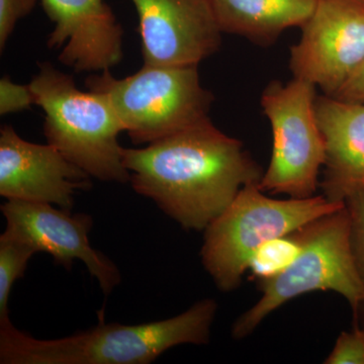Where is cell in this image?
<instances>
[{
	"mask_svg": "<svg viewBox=\"0 0 364 364\" xmlns=\"http://www.w3.org/2000/svg\"><path fill=\"white\" fill-rule=\"evenodd\" d=\"M346 205L299 229L301 250L277 277L257 282L262 294L232 326V337L250 336L258 326L291 299L314 291H334L356 311L364 301V284L352 256Z\"/></svg>",
	"mask_w": 364,
	"mask_h": 364,
	"instance_id": "obj_5",
	"label": "cell"
},
{
	"mask_svg": "<svg viewBox=\"0 0 364 364\" xmlns=\"http://www.w3.org/2000/svg\"><path fill=\"white\" fill-rule=\"evenodd\" d=\"M136 193L150 198L188 231H205L244 186L263 173L241 141L210 117L147 147L124 148Z\"/></svg>",
	"mask_w": 364,
	"mask_h": 364,
	"instance_id": "obj_1",
	"label": "cell"
},
{
	"mask_svg": "<svg viewBox=\"0 0 364 364\" xmlns=\"http://www.w3.org/2000/svg\"><path fill=\"white\" fill-rule=\"evenodd\" d=\"M33 95L30 85H21L14 82L9 77H2L0 80V114L26 111L31 109Z\"/></svg>",
	"mask_w": 364,
	"mask_h": 364,
	"instance_id": "obj_19",
	"label": "cell"
},
{
	"mask_svg": "<svg viewBox=\"0 0 364 364\" xmlns=\"http://www.w3.org/2000/svg\"><path fill=\"white\" fill-rule=\"evenodd\" d=\"M301 250L299 230L261 245L249 260L247 272L256 282L272 279L284 272Z\"/></svg>",
	"mask_w": 364,
	"mask_h": 364,
	"instance_id": "obj_16",
	"label": "cell"
},
{
	"mask_svg": "<svg viewBox=\"0 0 364 364\" xmlns=\"http://www.w3.org/2000/svg\"><path fill=\"white\" fill-rule=\"evenodd\" d=\"M291 50L294 77L306 79L332 97L364 60V4L361 0H318Z\"/></svg>",
	"mask_w": 364,
	"mask_h": 364,
	"instance_id": "obj_8",
	"label": "cell"
},
{
	"mask_svg": "<svg viewBox=\"0 0 364 364\" xmlns=\"http://www.w3.org/2000/svg\"><path fill=\"white\" fill-rule=\"evenodd\" d=\"M90 76V90L109 98L135 144L153 143L208 119L214 97L200 82L198 65H144L128 77L111 71Z\"/></svg>",
	"mask_w": 364,
	"mask_h": 364,
	"instance_id": "obj_6",
	"label": "cell"
},
{
	"mask_svg": "<svg viewBox=\"0 0 364 364\" xmlns=\"http://www.w3.org/2000/svg\"><path fill=\"white\" fill-rule=\"evenodd\" d=\"M325 364H364V328L354 324L350 332H342Z\"/></svg>",
	"mask_w": 364,
	"mask_h": 364,
	"instance_id": "obj_18",
	"label": "cell"
},
{
	"mask_svg": "<svg viewBox=\"0 0 364 364\" xmlns=\"http://www.w3.org/2000/svg\"><path fill=\"white\" fill-rule=\"evenodd\" d=\"M361 1H363V4H364V0H361Z\"/></svg>",
	"mask_w": 364,
	"mask_h": 364,
	"instance_id": "obj_23",
	"label": "cell"
},
{
	"mask_svg": "<svg viewBox=\"0 0 364 364\" xmlns=\"http://www.w3.org/2000/svg\"><path fill=\"white\" fill-rule=\"evenodd\" d=\"M222 33L272 44L280 33L301 26L312 16L318 0H210Z\"/></svg>",
	"mask_w": 364,
	"mask_h": 364,
	"instance_id": "obj_14",
	"label": "cell"
},
{
	"mask_svg": "<svg viewBox=\"0 0 364 364\" xmlns=\"http://www.w3.org/2000/svg\"><path fill=\"white\" fill-rule=\"evenodd\" d=\"M144 65H198L219 50L222 31L210 0H132Z\"/></svg>",
	"mask_w": 364,
	"mask_h": 364,
	"instance_id": "obj_9",
	"label": "cell"
},
{
	"mask_svg": "<svg viewBox=\"0 0 364 364\" xmlns=\"http://www.w3.org/2000/svg\"><path fill=\"white\" fill-rule=\"evenodd\" d=\"M38 0H0V50L4 51L7 40L18 21L28 16Z\"/></svg>",
	"mask_w": 364,
	"mask_h": 364,
	"instance_id": "obj_20",
	"label": "cell"
},
{
	"mask_svg": "<svg viewBox=\"0 0 364 364\" xmlns=\"http://www.w3.org/2000/svg\"><path fill=\"white\" fill-rule=\"evenodd\" d=\"M218 312L205 299L176 317L140 325L97 326L63 338L36 339L0 322L1 364H150L179 345H205Z\"/></svg>",
	"mask_w": 364,
	"mask_h": 364,
	"instance_id": "obj_2",
	"label": "cell"
},
{
	"mask_svg": "<svg viewBox=\"0 0 364 364\" xmlns=\"http://www.w3.org/2000/svg\"><path fill=\"white\" fill-rule=\"evenodd\" d=\"M353 318L354 324H358L364 328V301L358 306L356 311H354Z\"/></svg>",
	"mask_w": 364,
	"mask_h": 364,
	"instance_id": "obj_22",
	"label": "cell"
},
{
	"mask_svg": "<svg viewBox=\"0 0 364 364\" xmlns=\"http://www.w3.org/2000/svg\"><path fill=\"white\" fill-rule=\"evenodd\" d=\"M316 114L326 143L323 196L344 203L364 186V104L342 102L329 95L316 98Z\"/></svg>",
	"mask_w": 364,
	"mask_h": 364,
	"instance_id": "obj_13",
	"label": "cell"
},
{
	"mask_svg": "<svg viewBox=\"0 0 364 364\" xmlns=\"http://www.w3.org/2000/svg\"><path fill=\"white\" fill-rule=\"evenodd\" d=\"M332 97L342 102L364 104V60L358 70Z\"/></svg>",
	"mask_w": 364,
	"mask_h": 364,
	"instance_id": "obj_21",
	"label": "cell"
},
{
	"mask_svg": "<svg viewBox=\"0 0 364 364\" xmlns=\"http://www.w3.org/2000/svg\"><path fill=\"white\" fill-rule=\"evenodd\" d=\"M28 85L45 114L48 144L98 181L130 182L119 143L124 127L105 93L79 90L72 76L47 62Z\"/></svg>",
	"mask_w": 364,
	"mask_h": 364,
	"instance_id": "obj_3",
	"label": "cell"
},
{
	"mask_svg": "<svg viewBox=\"0 0 364 364\" xmlns=\"http://www.w3.org/2000/svg\"><path fill=\"white\" fill-rule=\"evenodd\" d=\"M349 214V241L354 263L364 284V186L354 188L344 200Z\"/></svg>",
	"mask_w": 364,
	"mask_h": 364,
	"instance_id": "obj_17",
	"label": "cell"
},
{
	"mask_svg": "<svg viewBox=\"0 0 364 364\" xmlns=\"http://www.w3.org/2000/svg\"><path fill=\"white\" fill-rule=\"evenodd\" d=\"M1 210L7 229L33 244L38 252L50 254L56 264L71 270L74 260L82 261L105 296L121 282L116 265L90 245V215H72L51 203L16 200H7Z\"/></svg>",
	"mask_w": 364,
	"mask_h": 364,
	"instance_id": "obj_10",
	"label": "cell"
},
{
	"mask_svg": "<svg viewBox=\"0 0 364 364\" xmlns=\"http://www.w3.org/2000/svg\"><path fill=\"white\" fill-rule=\"evenodd\" d=\"M90 176L47 143L26 141L11 126L0 130V195L6 200L45 203L70 210Z\"/></svg>",
	"mask_w": 364,
	"mask_h": 364,
	"instance_id": "obj_11",
	"label": "cell"
},
{
	"mask_svg": "<svg viewBox=\"0 0 364 364\" xmlns=\"http://www.w3.org/2000/svg\"><path fill=\"white\" fill-rule=\"evenodd\" d=\"M55 28L47 45L76 73L111 70L123 59L124 30L105 0H41Z\"/></svg>",
	"mask_w": 364,
	"mask_h": 364,
	"instance_id": "obj_12",
	"label": "cell"
},
{
	"mask_svg": "<svg viewBox=\"0 0 364 364\" xmlns=\"http://www.w3.org/2000/svg\"><path fill=\"white\" fill-rule=\"evenodd\" d=\"M317 86L306 79L269 83L261 105L272 131V152L259 188L291 198L316 196L326 143L316 114Z\"/></svg>",
	"mask_w": 364,
	"mask_h": 364,
	"instance_id": "obj_7",
	"label": "cell"
},
{
	"mask_svg": "<svg viewBox=\"0 0 364 364\" xmlns=\"http://www.w3.org/2000/svg\"><path fill=\"white\" fill-rule=\"evenodd\" d=\"M343 205L323 195L277 200L265 195L259 183L248 184L205 230L203 267L220 291H234L241 286L251 256L265 242L293 233Z\"/></svg>",
	"mask_w": 364,
	"mask_h": 364,
	"instance_id": "obj_4",
	"label": "cell"
},
{
	"mask_svg": "<svg viewBox=\"0 0 364 364\" xmlns=\"http://www.w3.org/2000/svg\"><path fill=\"white\" fill-rule=\"evenodd\" d=\"M37 249L25 238L6 228L0 236V322L9 320V299L16 280L25 274Z\"/></svg>",
	"mask_w": 364,
	"mask_h": 364,
	"instance_id": "obj_15",
	"label": "cell"
}]
</instances>
